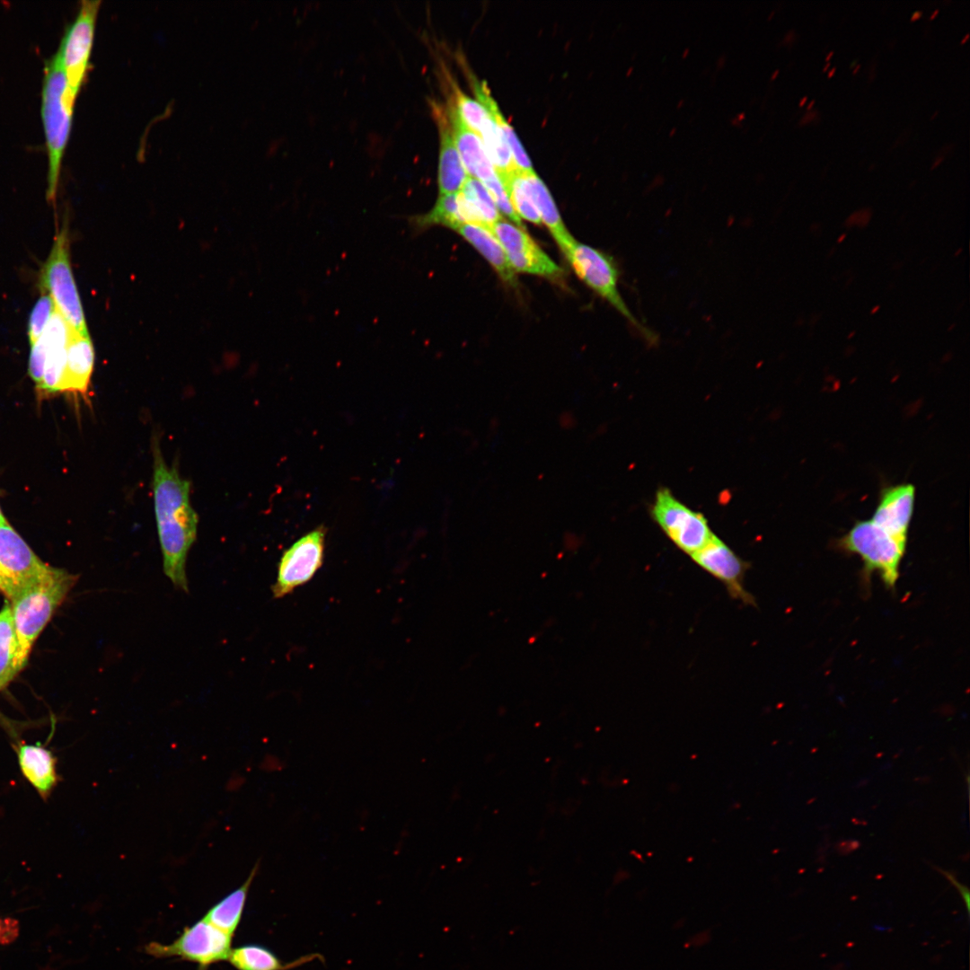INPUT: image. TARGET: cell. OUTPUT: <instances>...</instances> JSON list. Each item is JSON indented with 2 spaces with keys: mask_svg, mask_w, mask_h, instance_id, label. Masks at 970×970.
I'll return each mask as SVG.
<instances>
[{
  "mask_svg": "<svg viewBox=\"0 0 970 970\" xmlns=\"http://www.w3.org/2000/svg\"><path fill=\"white\" fill-rule=\"evenodd\" d=\"M730 122H731V123H732L733 125H736V126H738V127H741V126H742V123H741V121H740L739 119H736V117H733V118H731V119H730Z\"/></svg>",
  "mask_w": 970,
  "mask_h": 970,
  "instance_id": "obj_38",
  "label": "cell"
},
{
  "mask_svg": "<svg viewBox=\"0 0 970 970\" xmlns=\"http://www.w3.org/2000/svg\"><path fill=\"white\" fill-rule=\"evenodd\" d=\"M325 534V529L318 527L284 551L272 586L274 598L291 594L313 578L323 563Z\"/></svg>",
  "mask_w": 970,
  "mask_h": 970,
  "instance_id": "obj_11",
  "label": "cell"
},
{
  "mask_svg": "<svg viewBox=\"0 0 970 970\" xmlns=\"http://www.w3.org/2000/svg\"><path fill=\"white\" fill-rule=\"evenodd\" d=\"M76 580L77 576L62 569L49 567L31 586L11 601L18 641V672L26 664L33 643Z\"/></svg>",
  "mask_w": 970,
  "mask_h": 970,
  "instance_id": "obj_2",
  "label": "cell"
},
{
  "mask_svg": "<svg viewBox=\"0 0 970 970\" xmlns=\"http://www.w3.org/2000/svg\"><path fill=\"white\" fill-rule=\"evenodd\" d=\"M838 546L860 557L866 576L877 571L887 587L895 586L906 544L872 520H862L854 524L840 539Z\"/></svg>",
  "mask_w": 970,
  "mask_h": 970,
  "instance_id": "obj_5",
  "label": "cell"
},
{
  "mask_svg": "<svg viewBox=\"0 0 970 970\" xmlns=\"http://www.w3.org/2000/svg\"><path fill=\"white\" fill-rule=\"evenodd\" d=\"M922 11H915L914 13H913V14L911 16V21L912 22L916 21L917 19H919L922 16Z\"/></svg>",
  "mask_w": 970,
  "mask_h": 970,
  "instance_id": "obj_37",
  "label": "cell"
},
{
  "mask_svg": "<svg viewBox=\"0 0 970 970\" xmlns=\"http://www.w3.org/2000/svg\"><path fill=\"white\" fill-rule=\"evenodd\" d=\"M232 938L202 918L191 926L185 927L172 943L152 941L146 945L145 950L154 957H176L206 969L210 965L228 959Z\"/></svg>",
  "mask_w": 970,
  "mask_h": 970,
  "instance_id": "obj_7",
  "label": "cell"
},
{
  "mask_svg": "<svg viewBox=\"0 0 970 970\" xmlns=\"http://www.w3.org/2000/svg\"><path fill=\"white\" fill-rule=\"evenodd\" d=\"M576 274L599 296L608 302L629 323L653 344L657 338L630 312L619 288V270L607 253L576 240L563 251Z\"/></svg>",
  "mask_w": 970,
  "mask_h": 970,
  "instance_id": "obj_4",
  "label": "cell"
},
{
  "mask_svg": "<svg viewBox=\"0 0 970 970\" xmlns=\"http://www.w3.org/2000/svg\"><path fill=\"white\" fill-rule=\"evenodd\" d=\"M70 335L71 330L66 322L55 310L41 335L48 348L43 377L39 387L43 392H61Z\"/></svg>",
  "mask_w": 970,
  "mask_h": 970,
  "instance_id": "obj_17",
  "label": "cell"
},
{
  "mask_svg": "<svg viewBox=\"0 0 970 970\" xmlns=\"http://www.w3.org/2000/svg\"><path fill=\"white\" fill-rule=\"evenodd\" d=\"M472 87L478 101L494 117L501 130L503 131L508 147L510 149L516 168L523 172L534 171L528 154L523 147L513 128L507 121L505 117L501 114L497 102L494 101L491 94L489 93L486 83L472 81Z\"/></svg>",
  "mask_w": 970,
  "mask_h": 970,
  "instance_id": "obj_25",
  "label": "cell"
},
{
  "mask_svg": "<svg viewBox=\"0 0 970 970\" xmlns=\"http://www.w3.org/2000/svg\"><path fill=\"white\" fill-rule=\"evenodd\" d=\"M942 161H943V157H942V156H941V157H938V158H937V159L935 160V162H934V163H932L931 169L935 168V167H936L937 165H939V163H941Z\"/></svg>",
  "mask_w": 970,
  "mask_h": 970,
  "instance_id": "obj_39",
  "label": "cell"
},
{
  "mask_svg": "<svg viewBox=\"0 0 970 970\" xmlns=\"http://www.w3.org/2000/svg\"><path fill=\"white\" fill-rule=\"evenodd\" d=\"M54 311V303L48 294L41 295L36 302L30 314L28 325L31 345L41 337Z\"/></svg>",
  "mask_w": 970,
  "mask_h": 970,
  "instance_id": "obj_31",
  "label": "cell"
},
{
  "mask_svg": "<svg viewBox=\"0 0 970 970\" xmlns=\"http://www.w3.org/2000/svg\"><path fill=\"white\" fill-rule=\"evenodd\" d=\"M94 364V349L90 336L71 331L61 392L85 398Z\"/></svg>",
  "mask_w": 970,
  "mask_h": 970,
  "instance_id": "obj_18",
  "label": "cell"
},
{
  "mask_svg": "<svg viewBox=\"0 0 970 970\" xmlns=\"http://www.w3.org/2000/svg\"><path fill=\"white\" fill-rule=\"evenodd\" d=\"M807 96H804V97H802V98L800 99L799 102H798V106H799V107H802V106H804V104H805V103L807 102Z\"/></svg>",
  "mask_w": 970,
  "mask_h": 970,
  "instance_id": "obj_41",
  "label": "cell"
},
{
  "mask_svg": "<svg viewBox=\"0 0 970 970\" xmlns=\"http://www.w3.org/2000/svg\"><path fill=\"white\" fill-rule=\"evenodd\" d=\"M501 244L514 271L560 279L562 269L538 246L532 237L512 222L497 221L489 229Z\"/></svg>",
  "mask_w": 970,
  "mask_h": 970,
  "instance_id": "obj_12",
  "label": "cell"
},
{
  "mask_svg": "<svg viewBox=\"0 0 970 970\" xmlns=\"http://www.w3.org/2000/svg\"><path fill=\"white\" fill-rule=\"evenodd\" d=\"M455 231L489 261L505 282L509 285H516L515 271L509 265L501 244L489 228L472 224H463Z\"/></svg>",
  "mask_w": 970,
  "mask_h": 970,
  "instance_id": "obj_23",
  "label": "cell"
},
{
  "mask_svg": "<svg viewBox=\"0 0 970 970\" xmlns=\"http://www.w3.org/2000/svg\"><path fill=\"white\" fill-rule=\"evenodd\" d=\"M478 135L500 180L516 169L504 133L491 114Z\"/></svg>",
  "mask_w": 970,
  "mask_h": 970,
  "instance_id": "obj_27",
  "label": "cell"
},
{
  "mask_svg": "<svg viewBox=\"0 0 970 970\" xmlns=\"http://www.w3.org/2000/svg\"><path fill=\"white\" fill-rule=\"evenodd\" d=\"M779 72H780V70H779V69H776V70H774V71L772 72V74L771 75V80H773V79H775V78L777 77V75H779Z\"/></svg>",
  "mask_w": 970,
  "mask_h": 970,
  "instance_id": "obj_42",
  "label": "cell"
},
{
  "mask_svg": "<svg viewBox=\"0 0 970 970\" xmlns=\"http://www.w3.org/2000/svg\"><path fill=\"white\" fill-rule=\"evenodd\" d=\"M430 107L439 133L437 171L439 195L456 193L469 175L456 148L445 107L434 100L430 101Z\"/></svg>",
  "mask_w": 970,
  "mask_h": 970,
  "instance_id": "obj_14",
  "label": "cell"
},
{
  "mask_svg": "<svg viewBox=\"0 0 970 970\" xmlns=\"http://www.w3.org/2000/svg\"><path fill=\"white\" fill-rule=\"evenodd\" d=\"M726 60H727V57H726L725 54H721L720 56H719V57L717 58V61H716L717 67H719V68L722 67L725 65Z\"/></svg>",
  "mask_w": 970,
  "mask_h": 970,
  "instance_id": "obj_36",
  "label": "cell"
},
{
  "mask_svg": "<svg viewBox=\"0 0 970 970\" xmlns=\"http://www.w3.org/2000/svg\"><path fill=\"white\" fill-rule=\"evenodd\" d=\"M691 557L698 566L722 582L733 598L744 604H754V597L744 587L747 563L720 539L714 535Z\"/></svg>",
  "mask_w": 970,
  "mask_h": 970,
  "instance_id": "obj_13",
  "label": "cell"
},
{
  "mask_svg": "<svg viewBox=\"0 0 970 970\" xmlns=\"http://www.w3.org/2000/svg\"><path fill=\"white\" fill-rule=\"evenodd\" d=\"M453 96L448 101L463 122L473 132L479 134L489 119L488 110L478 101L463 93L457 85H453Z\"/></svg>",
  "mask_w": 970,
  "mask_h": 970,
  "instance_id": "obj_30",
  "label": "cell"
},
{
  "mask_svg": "<svg viewBox=\"0 0 970 970\" xmlns=\"http://www.w3.org/2000/svg\"><path fill=\"white\" fill-rule=\"evenodd\" d=\"M31 346L29 374L39 389L43 377L48 348L42 336Z\"/></svg>",
  "mask_w": 970,
  "mask_h": 970,
  "instance_id": "obj_32",
  "label": "cell"
},
{
  "mask_svg": "<svg viewBox=\"0 0 970 970\" xmlns=\"http://www.w3.org/2000/svg\"><path fill=\"white\" fill-rule=\"evenodd\" d=\"M18 641L13 622L11 604L5 603L0 612V691L16 675Z\"/></svg>",
  "mask_w": 970,
  "mask_h": 970,
  "instance_id": "obj_28",
  "label": "cell"
},
{
  "mask_svg": "<svg viewBox=\"0 0 970 970\" xmlns=\"http://www.w3.org/2000/svg\"><path fill=\"white\" fill-rule=\"evenodd\" d=\"M16 751L22 775L41 798H47L57 782L56 757L39 743H20Z\"/></svg>",
  "mask_w": 970,
  "mask_h": 970,
  "instance_id": "obj_19",
  "label": "cell"
},
{
  "mask_svg": "<svg viewBox=\"0 0 970 970\" xmlns=\"http://www.w3.org/2000/svg\"><path fill=\"white\" fill-rule=\"evenodd\" d=\"M259 868L258 861L242 885L216 903L203 918L219 930L234 936L241 922L248 892Z\"/></svg>",
  "mask_w": 970,
  "mask_h": 970,
  "instance_id": "obj_22",
  "label": "cell"
},
{
  "mask_svg": "<svg viewBox=\"0 0 970 970\" xmlns=\"http://www.w3.org/2000/svg\"><path fill=\"white\" fill-rule=\"evenodd\" d=\"M633 70H634V66H629V68H628V69H627V71H626V75H630V74L632 73V71H633Z\"/></svg>",
  "mask_w": 970,
  "mask_h": 970,
  "instance_id": "obj_49",
  "label": "cell"
},
{
  "mask_svg": "<svg viewBox=\"0 0 970 970\" xmlns=\"http://www.w3.org/2000/svg\"><path fill=\"white\" fill-rule=\"evenodd\" d=\"M459 209L464 224H472L490 229L501 219L484 185L476 178L468 176L457 192Z\"/></svg>",
  "mask_w": 970,
  "mask_h": 970,
  "instance_id": "obj_20",
  "label": "cell"
},
{
  "mask_svg": "<svg viewBox=\"0 0 970 970\" xmlns=\"http://www.w3.org/2000/svg\"><path fill=\"white\" fill-rule=\"evenodd\" d=\"M936 869L940 873H942L948 878V880H949L950 883H952V885L955 887H957L958 889L959 893L961 894V895H962V897H963V899L965 901V904H966V909H967V912H968L969 911V892H968L967 887L963 886L962 884H960L951 873H949L948 871H945L944 869H939V868H936Z\"/></svg>",
  "mask_w": 970,
  "mask_h": 970,
  "instance_id": "obj_33",
  "label": "cell"
},
{
  "mask_svg": "<svg viewBox=\"0 0 970 970\" xmlns=\"http://www.w3.org/2000/svg\"><path fill=\"white\" fill-rule=\"evenodd\" d=\"M48 568L8 523L0 524V591L8 599H15Z\"/></svg>",
  "mask_w": 970,
  "mask_h": 970,
  "instance_id": "obj_10",
  "label": "cell"
},
{
  "mask_svg": "<svg viewBox=\"0 0 970 970\" xmlns=\"http://www.w3.org/2000/svg\"><path fill=\"white\" fill-rule=\"evenodd\" d=\"M736 118L737 119H739L740 121H741V120H743V119H744L745 118V111H740V112H738V113L736 114Z\"/></svg>",
  "mask_w": 970,
  "mask_h": 970,
  "instance_id": "obj_40",
  "label": "cell"
},
{
  "mask_svg": "<svg viewBox=\"0 0 970 970\" xmlns=\"http://www.w3.org/2000/svg\"><path fill=\"white\" fill-rule=\"evenodd\" d=\"M657 525L683 551L690 555L704 547L714 536L705 517L695 512L666 489H659L653 507Z\"/></svg>",
  "mask_w": 970,
  "mask_h": 970,
  "instance_id": "obj_9",
  "label": "cell"
},
{
  "mask_svg": "<svg viewBox=\"0 0 970 970\" xmlns=\"http://www.w3.org/2000/svg\"><path fill=\"white\" fill-rule=\"evenodd\" d=\"M100 4V0L81 2L77 15L66 28L57 49L66 79V95L74 104L86 75Z\"/></svg>",
  "mask_w": 970,
  "mask_h": 970,
  "instance_id": "obj_8",
  "label": "cell"
},
{
  "mask_svg": "<svg viewBox=\"0 0 970 970\" xmlns=\"http://www.w3.org/2000/svg\"><path fill=\"white\" fill-rule=\"evenodd\" d=\"M860 67V65L857 64L856 67L853 69V74H856Z\"/></svg>",
  "mask_w": 970,
  "mask_h": 970,
  "instance_id": "obj_54",
  "label": "cell"
},
{
  "mask_svg": "<svg viewBox=\"0 0 970 970\" xmlns=\"http://www.w3.org/2000/svg\"><path fill=\"white\" fill-rule=\"evenodd\" d=\"M152 488L164 574L174 586L189 591L188 553L197 537L198 517L190 503V484L164 461L153 444Z\"/></svg>",
  "mask_w": 970,
  "mask_h": 970,
  "instance_id": "obj_1",
  "label": "cell"
},
{
  "mask_svg": "<svg viewBox=\"0 0 970 970\" xmlns=\"http://www.w3.org/2000/svg\"><path fill=\"white\" fill-rule=\"evenodd\" d=\"M445 107L454 143L467 174L481 183L497 176L496 169L489 161L479 135L463 122L450 101Z\"/></svg>",
  "mask_w": 970,
  "mask_h": 970,
  "instance_id": "obj_16",
  "label": "cell"
},
{
  "mask_svg": "<svg viewBox=\"0 0 970 970\" xmlns=\"http://www.w3.org/2000/svg\"><path fill=\"white\" fill-rule=\"evenodd\" d=\"M937 114H938V111H936L935 113H933V115L931 116V119L935 118Z\"/></svg>",
  "mask_w": 970,
  "mask_h": 970,
  "instance_id": "obj_56",
  "label": "cell"
},
{
  "mask_svg": "<svg viewBox=\"0 0 970 970\" xmlns=\"http://www.w3.org/2000/svg\"><path fill=\"white\" fill-rule=\"evenodd\" d=\"M938 13H939V9H935L934 12L931 13L930 19L933 20L937 16Z\"/></svg>",
  "mask_w": 970,
  "mask_h": 970,
  "instance_id": "obj_47",
  "label": "cell"
},
{
  "mask_svg": "<svg viewBox=\"0 0 970 970\" xmlns=\"http://www.w3.org/2000/svg\"><path fill=\"white\" fill-rule=\"evenodd\" d=\"M774 13H775L774 11H772V12L770 13V14L768 15L767 19H768V20H771V19H772V16H773V14H774Z\"/></svg>",
  "mask_w": 970,
  "mask_h": 970,
  "instance_id": "obj_55",
  "label": "cell"
},
{
  "mask_svg": "<svg viewBox=\"0 0 970 970\" xmlns=\"http://www.w3.org/2000/svg\"><path fill=\"white\" fill-rule=\"evenodd\" d=\"M833 55V51H830L825 57V61H828Z\"/></svg>",
  "mask_w": 970,
  "mask_h": 970,
  "instance_id": "obj_52",
  "label": "cell"
},
{
  "mask_svg": "<svg viewBox=\"0 0 970 970\" xmlns=\"http://www.w3.org/2000/svg\"><path fill=\"white\" fill-rule=\"evenodd\" d=\"M829 66H830V62H827V63H826V64H825V65L824 66V67H823V71H824V72H826V70L828 69Z\"/></svg>",
  "mask_w": 970,
  "mask_h": 970,
  "instance_id": "obj_53",
  "label": "cell"
},
{
  "mask_svg": "<svg viewBox=\"0 0 970 970\" xmlns=\"http://www.w3.org/2000/svg\"><path fill=\"white\" fill-rule=\"evenodd\" d=\"M524 173L541 221L546 225L563 252L575 239L566 229L555 202L541 178L538 177L534 171L525 172Z\"/></svg>",
  "mask_w": 970,
  "mask_h": 970,
  "instance_id": "obj_24",
  "label": "cell"
},
{
  "mask_svg": "<svg viewBox=\"0 0 970 970\" xmlns=\"http://www.w3.org/2000/svg\"><path fill=\"white\" fill-rule=\"evenodd\" d=\"M835 71H836V67H833L832 69H830V70L828 71V73H827V76H828V77H832V76H833V75H834Z\"/></svg>",
  "mask_w": 970,
  "mask_h": 970,
  "instance_id": "obj_44",
  "label": "cell"
},
{
  "mask_svg": "<svg viewBox=\"0 0 970 970\" xmlns=\"http://www.w3.org/2000/svg\"><path fill=\"white\" fill-rule=\"evenodd\" d=\"M66 79L57 51L45 63L41 118L48 154L47 198L54 201L61 163L70 136L74 103L66 95Z\"/></svg>",
  "mask_w": 970,
  "mask_h": 970,
  "instance_id": "obj_3",
  "label": "cell"
},
{
  "mask_svg": "<svg viewBox=\"0 0 970 970\" xmlns=\"http://www.w3.org/2000/svg\"><path fill=\"white\" fill-rule=\"evenodd\" d=\"M409 224L415 232H419L433 225H443L456 230L464 222L459 209L456 193L439 195L434 207L427 213L408 217Z\"/></svg>",
  "mask_w": 970,
  "mask_h": 970,
  "instance_id": "obj_26",
  "label": "cell"
},
{
  "mask_svg": "<svg viewBox=\"0 0 970 970\" xmlns=\"http://www.w3.org/2000/svg\"><path fill=\"white\" fill-rule=\"evenodd\" d=\"M794 38H795V33H794V31L791 30V31H789L785 34L783 41H784V43H790V42L793 41Z\"/></svg>",
  "mask_w": 970,
  "mask_h": 970,
  "instance_id": "obj_35",
  "label": "cell"
},
{
  "mask_svg": "<svg viewBox=\"0 0 970 970\" xmlns=\"http://www.w3.org/2000/svg\"><path fill=\"white\" fill-rule=\"evenodd\" d=\"M914 498L915 488L911 483L885 488L871 520L897 541L906 544Z\"/></svg>",
  "mask_w": 970,
  "mask_h": 970,
  "instance_id": "obj_15",
  "label": "cell"
},
{
  "mask_svg": "<svg viewBox=\"0 0 970 970\" xmlns=\"http://www.w3.org/2000/svg\"><path fill=\"white\" fill-rule=\"evenodd\" d=\"M689 52H690V48H683V50L682 52V57H685L689 54Z\"/></svg>",
  "mask_w": 970,
  "mask_h": 970,
  "instance_id": "obj_43",
  "label": "cell"
},
{
  "mask_svg": "<svg viewBox=\"0 0 970 970\" xmlns=\"http://www.w3.org/2000/svg\"><path fill=\"white\" fill-rule=\"evenodd\" d=\"M816 114H817L816 110L809 111V112L804 114L803 117L799 120V125H804V124H807V123L810 122L812 119H815Z\"/></svg>",
  "mask_w": 970,
  "mask_h": 970,
  "instance_id": "obj_34",
  "label": "cell"
},
{
  "mask_svg": "<svg viewBox=\"0 0 970 970\" xmlns=\"http://www.w3.org/2000/svg\"><path fill=\"white\" fill-rule=\"evenodd\" d=\"M684 102H685V100L683 98L680 99L676 103V107L681 108L684 104Z\"/></svg>",
  "mask_w": 970,
  "mask_h": 970,
  "instance_id": "obj_45",
  "label": "cell"
},
{
  "mask_svg": "<svg viewBox=\"0 0 970 970\" xmlns=\"http://www.w3.org/2000/svg\"><path fill=\"white\" fill-rule=\"evenodd\" d=\"M41 285L51 297L55 309L62 315L70 330L88 336L83 306L76 288L69 257L67 224L57 233L49 256L44 264Z\"/></svg>",
  "mask_w": 970,
  "mask_h": 970,
  "instance_id": "obj_6",
  "label": "cell"
},
{
  "mask_svg": "<svg viewBox=\"0 0 970 970\" xmlns=\"http://www.w3.org/2000/svg\"><path fill=\"white\" fill-rule=\"evenodd\" d=\"M968 38H969V33H966V34L965 35V37H964V38L962 39V40H961V42H960V43H961V44H964V43H965V42H966V40H968Z\"/></svg>",
  "mask_w": 970,
  "mask_h": 970,
  "instance_id": "obj_51",
  "label": "cell"
},
{
  "mask_svg": "<svg viewBox=\"0 0 970 970\" xmlns=\"http://www.w3.org/2000/svg\"><path fill=\"white\" fill-rule=\"evenodd\" d=\"M7 523L0 508V524Z\"/></svg>",
  "mask_w": 970,
  "mask_h": 970,
  "instance_id": "obj_46",
  "label": "cell"
},
{
  "mask_svg": "<svg viewBox=\"0 0 970 970\" xmlns=\"http://www.w3.org/2000/svg\"><path fill=\"white\" fill-rule=\"evenodd\" d=\"M320 957L313 953L287 963L267 947L245 944L232 948L227 960L237 970H288Z\"/></svg>",
  "mask_w": 970,
  "mask_h": 970,
  "instance_id": "obj_21",
  "label": "cell"
},
{
  "mask_svg": "<svg viewBox=\"0 0 970 970\" xmlns=\"http://www.w3.org/2000/svg\"><path fill=\"white\" fill-rule=\"evenodd\" d=\"M524 172H525L523 171L516 169L500 181L505 187L511 206L517 216L531 223L540 225L542 223L540 215L531 195L529 185Z\"/></svg>",
  "mask_w": 970,
  "mask_h": 970,
  "instance_id": "obj_29",
  "label": "cell"
},
{
  "mask_svg": "<svg viewBox=\"0 0 970 970\" xmlns=\"http://www.w3.org/2000/svg\"><path fill=\"white\" fill-rule=\"evenodd\" d=\"M814 104H815V100H812V101H810V102H809V103H808V105L807 106V109L808 110H811V109H812V107L814 106Z\"/></svg>",
  "mask_w": 970,
  "mask_h": 970,
  "instance_id": "obj_50",
  "label": "cell"
},
{
  "mask_svg": "<svg viewBox=\"0 0 970 970\" xmlns=\"http://www.w3.org/2000/svg\"><path fill=\"white\" fill-rule=\"evenodd\" d=\"M675 132H676V127H673V128H671V129L669 130V133H668V135H669L670 137H672V136H673V135H674V134H675Z\"/></svg>",
  "mask_w": 970,
  "mask_h": 970,
  "instance_id": "obj_48",
  "label": "cell"
}]
</instances>
